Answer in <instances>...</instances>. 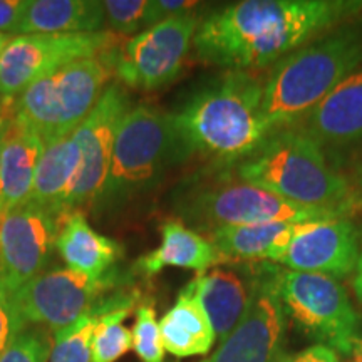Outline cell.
Wrapping results in <instances>:
<instances>
[{
    "mask_svg": "<svg viewBox=\"0 0 362 362\" xmlns=\"http://www.w3.org/2000/svg\"><path fill=\"white\" fill-rule=\"evenodd\" d=\"M298 223L300 221H274L225 226L206 235V238L228 262L279 264L296 235Z\"/></svg>",
    "mask_w": 362,
    "mask_h": 362,
    "instance_id": "cell-22",
    "label": "cell"
},
{
    "mask_svg": "<svg viewBox=\"0 0 362 362\" xmlns=\"http://www.w3.org/2000/svg\"><path fill=\"white\" fill-rule=\"evenodd\" d=\"M103 2L98 0H29L19 35L101 33Z\"/></svg>",
    "mask_w": 362,
    "mask_h": 362,
    "instance_id": "cell-24",
    "label": "cell"
},
{
    "mask_svg": "<svg viewBox=\"0 0 362 362\" xmlns=\"http://www.w3.org/2000/svg\"><path fill=\"white\" fill-rule=\"evenodd\" d=\"M352 287H354V293L362 305V233H361V250H359V260H357L354 275H352Z\"/></svg>",
    "mask_w": 362,
    "mask_h": 362,
    "instance_id": "cell-33",
    "label": "cell"
},
{
    "mask_svg": "<svg viewBox=\"0 0 362 362\" xmlns=\"http://www.w3.org/2000/svg\"><path fill=\"white\" fill-rule=\"evenodd\" d=\"M136 320L133 325V349L141 362H165L160 322L156 319V309L151 302H141L136 307Z\"/></svg>",
    "mask_w": 362,
    "mask_h": 362,
    "instance_id": "cell-26",
    "label": "cell"
},
{
    "mask_svg": "<svg viewBox=\"0 0 362 362\" xmlns=\"http://www.w3.org/2000/svg\"><path fill=\"white\" fill-rule=\"evenodd\" d=\"M133 104L121 83H111L88 117L74 129L81 151V170L67 214L96 205L110 173L117 129Z\"/></svg>",
    "mask_w": 362,
    "mask_h": 362,
    "instance_id": "cell-13",
    "label": "cell"
},
{
    "mask_svg": "<svg viewBox=\"0 0 362 362\" xmlns=\"http://www.w3.org/2000/svg\"><path fill=\"white\" fill-rule=\"evenodd\" d=\"M11 35H6V34H0V54L4 52V49L7 47V44L11 42Z\"/></svg>",
    "mask_w": 362,
    "mask_h": 362,
    "instance_id": "cell-37",
    "label": "cell"
},
{
    "mask_svg": "<svg viewBox=\"0 0 362 362\" xmlns=\"http://www.w3.org/2000/svg\"><path fill=\"white\" fill-rule=\"evenodd\" d=\"M228 168L284 200L334 216L349 218L361 206L354 187L330 165L324 149L296 128L274 131Z\"/></svg>",
    "mask_w": 362,
    "mask_h": 362,
    "instance_id": "cell-3",
    "label": "cell"
},
{
    "mask_svg": "<svg viewBox=\"0 0 362 362\" xmlns=\"http://www.w3.org/2000/svg\"><path fill=\"white\" fill-rule=\"evenodd\" d=\"M160 330L165 351L180 359L206 356L216 342L210 319L188 284L173 307L161 317Z\"/></svg>",
    "mask_w": 362,
    "mask_h": 362,
    "instance_id": "cell-23",
    "label": "cell"
},
{
    "mask_svg": "<svg viewBox=\"0 0 362 362\" xmlns=\"http://www.w3.org/2000/svg\"><path fill=\"white\" fill-rule=\"evenodd\" d=\"M52 344L51 330L40 325H29L8 344L0 356V362H49Z\"/></svg>",
    "mask_w": 362,
    "mask_h": 362,
    "instance_id": "cell-27",
    "label": "cell"
},
{
    "mask_svg": "<svg viewBox=\"0 0 362 362\" xmlns=\"http://www.w3.org/2000/svg\"><path fill=\"white\" fill-rule=\"evenodd\" d=\"M280 265L257 262L245 314L200 362H277L284 356L288 317L280 296Z\"/></svg>",
    "mask_w": 362,
    "mask_h": 362,
    "instance_id": "cell-9",
    "label": "cell"
},
{
    "mask_svg": "<svg viewBox=\"0 0 362 362\" xmlns=\"http://www.w3.org/2000/svg\"><path fill=\"white\" fill-rule=\"evenodd\" d=\"M262 101L264 83L252 72L226 71L194 89L170 112L181 163L226 168L255 151L269 136Z\"/></svg>",
    "mask_w": 362,
    "mask_h": 362,
    "instance_id": "cell-2",
    "label": "cell"
},
{
    "mask_svg": "<svg viewBox=\"0 0 362 362\" xmlns=\"http://www.w3.org/2000/svg\"><path fill=\"white\" fill-rule=\"evenodd\" d=\"M361 232L347 216L300 221L277 265L342 280L354 275Z\"/></svg>",
    "mask_w": 362,
    "mask_h": 362,
    "instance_id": "cell-15",
    "label": "cell"
},
{
    "mask_svg": "<svg viewBox=\"0 0 362 362\" xmlns=\"http://www.w3.org/2000/svg\"><path fill=\"white\" fill-rule=\"evenodd\" d=\"M354 356H356V361H357V362H362V342H361V346L356 349Z\"/></svg>",
    "mask_w": 362,
    "mask_h": 362,
    "instance_id": "cell-38",
    "label": "cell"
},
{
    "mask_svg": "<svg viewBox=\"0 0 362 362\" xmlns=\"http://www.w3.org/2000/svg\"><path fill=\"white\" fill-rule=\"evenodd\" d=\"M293 128L322 149H347L362 141V66L332 89Z\"/></svg>",
    "mask_w": 362,
    "mask_h": 362,
    "instance_id": "cell-16",
    "label": "cell"
},
{
    "mask_svg": "<svg viewBox=\"0 0 362 362\" xmlns=\"http://www.w3.org/2000/svg\"><path fill=\"white\" fill-rule=\"evenodd\" d=\"M255 264L228 262L198 274L188 282L210 319L216 341H223L245 314L252 296Z\"/></svg>",
    "mask_w": 362,
    "mask_h": 362,
    "instance_id": "cell-17",
    "label": "cell"
},
{
    "mask_svg": "<svg viewBox=\"0 0 362 362\" xmlns=\"http://www.w3.org/2000/svg\"><path fill=\"white\" fill-rule=\"evenodd\" d=\"M116 51L78 59L34 81L17 96L16 116L44 141L72 133L111 84Z\"/></svg>",
    "mask_w": 362,
    "mask_h": 362,
    "instance_id": "cell-7",
    "label": "cell"
},
{
    "mask_svg": "<svg viewBox=\"0 0 362 362\" xmlns=\"http://www.w3.org/2000/svg\"><path fill=\"white\" fill-rule=\"evenodd\" d=\"M42 148L44 139L13 115L2 146L0 211L13 210L29 203Z\"/></svg>",
    "mask_w": 362,
    "mask_h": 362,
    "instance_id": "cell-21",
    "label": "cell"
},
{
    "mask_svg": "<svg viewBox=\"0 0 362 362\" xmlns=\"http://www.w3.org/2000/svg\"><path fill=\"white\" fill-rule=\"evenodd\" d=\"M280 296L298 330L337 354H354L362 342L361 315L341 280L282 269Z\"/></svg>",
    "mask_w": 362,
    "mask_h": 362,
    "instance_id": "cell-8",
    "label": "cell"
},
{
    "mask_svg": "<svg viewBox=\"0 0 362 362\" xmlns=\"http://www.w3.org/2000/svg\"><path fill=\"white\" fill-rule=\"evenodd\" d=\"M16 99L12 96H7L6 93L0 90V119H6V117H12L16 115Z\"/></svg>",
    "mask_w": 362,
    "mask_h": 362,
    "instance_id": "cell-34",
    "label": "cell"
},
{
    "mask_svg": "<svg viewBox=\"0 0 362 362\" xmlns=\"http://www.w3.org/2000/svg\"><path fill=\"white\" fill-rule=\"evenodd\" d=\"M181 165L170 112L138 104L126 112L117 129L110 173L96 208L112 210L148 192L170 166Z\"/></svg>",
    "mask_w": 362,
    "mask_h": 362,
    "instance_id": "cell-6",
    "label": "cell"
},
{
    "mask_svg": "<svg viewBox=\"0 0 362 362\" xmlns=\"http://www.w3.org/2000/svg\"><path fill=\"white\" fill-rule=\"evenodd\" d=\"M119 270L101 279L89 277L71 269L44 270L13 292L17 310L24 324L49 330L67 327L88 314L104 297L121 288Z\"/></svg>",
    "mask_w": 362,
    "mask_h": 362,
    "instance_id": "cell-10",
    "label": "cell"
},
{
    "mask_svg": "<svg viewBox=\"0 0 362 362\" xmlns=\"http://www.w3.org/2000/svg\"><path fill=\"white\" fill-rule=\"evenodd\" d=\"M110 30L94 34L16 35L0 54V90L17 98L49 72L84 57L101 56L119 47Z\"/></svg>",
    "mask_w": 362,
    "mask_h": 362,
    "instance_id": "cell-12",
    "label": "cell"
},
{
    "mask_svg": "<svg viewBox=\"0 0 362 362\" xmlns=\"http://www.w3.org/2000/svg\"><path fill=\"white\" fill-rule=\"evenodd\" d=\"M13 117V116H12ZM12 117H6V119H0V163H2V146H4V138H6L8 123L12 121Z\"/></svg>",
    "mask_w": 362,
    "mask_h": 362,
    "instance_id": "cell-35",
    "label": "cell"
},
{
    "mask_svg": "<svg viewBox=\"0 0 362 362\" xmlns=\"http://www.w3.org/2000/svg\"><path fill=\"white\" fill-rule=\"evenodd\" d=\"M104 19L116 35H133L148 29L149 0H106Z\"/></svg>",
    "mask_w": 362,
    "mask_h": 362,
    "instance_id": "cell-28",
    "label": "cell"
},
{
    "mask_svg": "<svg viewBox=\"0 0 362 362\" xmlns=\"http://www.w3.org/2000/svg\"><path fill=\"white\" fill-rule=\"evenodd\" d=\"M96 320L98 314L93 309L76 322L57 330L49 362H90V342Z\"/></svg>",
    "mask_w": 362,
    "mask_h": 362,
    "instance_id": "cell-25",
    "label": "cell"
},
{
    "mask_svg": "<svg viewBox=\"0 0 362 362\" xmlns=\"http://www.w3.org/2000/svg\"><path fill=\"white\" fill-rule=\"evenodd\" d=\"M160 232V247L136 262V270L144 277L158 275L168 267L194 270L198 275L214 267L228 264L205 235L194 232L178 218L166 220Z\"/></svg>",
    "mask_w": 362,
    "mask_h": 362,
    "instance_id": "cell-20",
    "label": "cell"
},
{
    "mask_svg": "<svg viewBox=\"0 0 362 362\" xmlns=\"http://www.w3.org/2000/svg\"><path fill=\"white\" fill-rule=\"evenodd\" d=\"M200 6V2H192V0H149L148 27L176 17L192 16L197 13Z\"/></svg>",
    "mask_w": 362,
    "mask_h": 362,
    "instance_id": "cell-30",
    "label": "cell"
},
{
    "mask_svg": "<svg viewBox=\"0 0 362 362\" xmlns=\"http://www.w3.org/2000/svg\"><path fill=\"white\" fill-rule=\"evenodd\" d=\"M198 24V13L176 17L121 42L115 56L117 83L139 90H158L173 83L193 49Z\"/></svg>",
    "mask_w": 362,
    "mask_h": 362,
    "instance_id": "cell-11",
    "label": "cell"
},
{
    "mask_svg": "<svg viewBox=\"0 0 362 362\" xmlns=\"http://www.w3.org/2000/svg\"><path fill=\"white\" fill-rule=\"evenodd\" d=\"M356 194H357V200H359V205L362 206V168L359 171V178H357V185L354 187Z\"/></svg>",
    "mask_w": 362,
    "mask_h": 362,
    "instance_id": "cell-36",
    "label": "cell"
},
{
    "mask_svg": "<svg viewBox=\"0 0 362 362\" xmlns=\"http://www.w3.org/2000/svg\"><path fill=\"white\" fill-rule=\"evenodd\" d=\"M29 0H0V34L19 35Z\"/></svg>",
    "mask_w": 362,
    "mask_h": 362,
    "instance_id": "cell-31",
    "label": "cell"
},
{
    "mask_svg": "<svg viewBox=\"0 0 362 362\" xmlns=\"http://www.w3.org/2000/svg\"><path fill=\"white\" fill-rule=\"evenodd\" d=\"M354 362H357V361H354Z\"/></svg>",
    "mask_w": 362,
    "mask_h": 362,
    "instance_id": "cell-39",
    "label": "cell"
},
{
    "mask_svg": "<svg viewBox=\"0 0 362 362\" xmlns=\"http://www.w3.org/2000/svg\"><path fill=\"white\" fill-rule=\"evenodd\" d=\"M79 170L81 151L74 131L44 141L29 203L61 218L67 214V203L74 192Z\"/></svg>",
    "mask_w": 362,
    "mask_h": 362,
    "instance_id": "cell-19",
    "label": "cell"
},
{
    "mask_svg": "<svg viewBox=\"0 0 362 362\" xmlns=\"http://www.w3.org/2000/svg\"><path fill=\"white\" fill-rule=\"evenodd\" d=\"M352 0H242L202 17L194 57L206 66L250 72L277 64L346 21L359 16Z\"/></svg>",
    "mask_w": 362,
    "mask_h": 362,
    "instance_id": "cell-1",
    "label": "cell"
},
{
    "mask_svg": "<svg viewBox=\"0 0 362 362\" xmlns=\"http://www.w3.org/2000/svg\"><path fill=\"white\" fill-rule=\"evenodd\" d=\"M27 325L17 310L13 292L0 287V356Z\"/></svg>",
    "mask_w": 362,
    "mask_h": 362,
    "instance_id": "cell-29",
    "label": "cell"
},
{
    "mask_svg": "<svg viewBox=\"0 0 362 362\" xmlns=\"http://www.w3.org/2000/svg\"><path fill=\"white\" fill-rule=\"evenodd\" d=\"M57 230L59 216L33 203L0 211V287L16 292L42 274Z\"/></svg>",
    "mask_w": 362,
    "mask_h": 362,
    "instance_id": "cell-14",
    "label": "cell"
},
{
    "mask_svg": "<svg viewBox=\"0 0 362 362\" xmlns=\"http://www.w3.org/2000/svg\"><path fill=\"white\" fill-rule=\"evenodd\" d=\"M173 208L178 220L205 237L225 226L339 218L247 183L228 166L198 171L188 178L176 189Z\"/></svg>",
    "mask_w": 362,
    "mask_h": 362,
    "instance_id": "cell-5",
    "label": "cell"
},
{
    "mask_svg": "<svg viewBox=\"0 0 362 362\" xmlns=\"http://www.w3.org/2000/svg\"><path fill=\"white\" fill-rule=\"evenodd\" d=\"M56 250L67 269L94 279L117 270L116 265L124 252L116 240L96 232L83 210L69 211L59 218Z\"/></svg>",
    "mask_w": 362,
    "mask_h": 362,
    "instance_id": "cell-18",
    "label": "cell"
},
{
    "mask_svg": "<svg viewBox=\"0 0 362 362\" xmlns=\"http://www.w3.org/2000/svg\"><path fill=\"white\" fill-rule=\"evenodd\" d=\"M361 66L362 22H346L280 59L264 83L262 115L269 134L300 123Z\"/></svg>",
    "mask_w": 362,
    "mask_h": 362,
    "instance_id": "cell-4",
    "label": "cell"
},
{
    "mask_svg": "<svg viewBox=\"0 0 362 362\" xmlns=\"http://www.w3.org/2000/svg\"><path fill=\"white\" fill-rule=\"evenodd\" d=\"M277 362H341L336 351L329 349L325 346L307 347V349L296 352V354H284Z\"/></svg>",
    "mask_w": 362,
    "mask_h": 362,
    "instance_id": "cell-32",
    "label": "cell"
}]
</instances>
